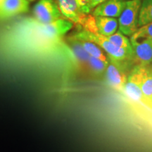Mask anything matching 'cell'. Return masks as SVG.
<instances>
[{"mask_svg": "<svg viewBox=\"0 0 152 152\" xmlns=\"http://www.w3.org/2000/svg\"><path fill=\"white\" fill-rule=\"evenodd\" d=\"M77 38L86 39L92 42L101 47L104 52L107 54L109 59L116 62L122 63H134V54L128 52L124 49L114 45L107 37L98 33H94L83 29L77 32L73 35Z\"/></svg>", "mask_w": 152, "mask_h": 152, "instance_id": "obj_1", "label": "cell"}, {"mask_svg": "<svg viewBox=\"0 0 152 152\" xmlns=\"http://www.w3.org/2000/svg\"><path fill=\"white\" fill-rule=\"evenodd\" d=\"M142 0L126 1L124 9L118 17V30L123 35L130 37L138 30V19Z\"/></svg>", "mask_w": 152, "mask_h": 152, "instance_id": "obj_2", "label": "cell"}, {"mask_svg": "<svg viewBox=\"0 0 152 152\" xmlns=\"http://www.w3.org/2000/svg\"><path fill=\"white\" fill-rule=\"evenodd\" d=\"M130 64L131 63L116 62L109 59L104 73L108 84L115 90L123 92L125 83L130 73L128 72V69Z\"/></svg>", "mask_w": 152, "mask_h": 152, "instance_id": "obj_3", "label": "cell"}, {"mask_svg": "<svg viewBox=\"0 0 152 152\" xmlns=\"http://www.w3.org/2000/svg\"><path fill=\"white\" fill-rule=\"evenodd\" d=\"M147 67L135 65L130 71L124 87V92L130 99L138 102H145L142 92L143 77Z\"/></svg>", "mask_w": 152, "mask_h": 152, "instance_id": "obj_4", "label": "cell"}, {"mask_svg": "<svg viewBox=\"0 0 152 152\" xmlns=\"http://www.w3.org/2000/svg\"><path fill=\"white\" fill-rule=\"evenodd\" d=\"M33 11L36 20L43 24L50 23L64 18L55 0H39L35 5Z\"/></svg>", "mask_w": 152, "mask_h": 152, "instance_id": "obj_5", "label": "cell"}, {"mask_svg": "<svg viewBox=\"0 0 152 152\" xmlns=\"http://www.w3.org/2000/svg\"><path fill=\"white\" fill-rule=\"evenodd\" d=\"M134 54V64L144 67L152 64V39L149 38L134 39L130 38Z\"/></svg>", "mask_w": 152, "mask_h": 152, "instance_id": "obj_6", "label": "cell"}, {"mask_svg": "<svg viewBox=\"0 0 152 152\" xmlns=\"http://www.w3.org/2000/svg\"><path fill=\"white\" fill-rule=\"evenodd\" d=\"M62 16L74 23L82 25L87 15L82 12L77 0H56Z\"/></svg>", "mask_w": 152, "mask_h": 152, "instance_id": "obj_7", "label": "cell"}, {"mask_svg": "<svg viewBox=\"0 0 152 152\" xmlns=\"http://www.w3.org/2000/svg\"><path fill=\"white\" fill-rule=\"evenodd\" d=\"M67 45L75 65L79 71L87 73L88 62L90 58V55L87 54L78 40L73 36L68 38Z\"/></svg>", "mask_w": 152, "mask_h": 152, "instance_id": "obj_8", "label": "cell"}, {"mask_svg": "<svg viewBox=\"0 0 152 152\" xmlns=\"http://www.w3.org/2000/svg\"><path fill=\"white\" fill-rule=\"evenodd\" d=\"M28 0H4L0 5V20H4L29 11Z\"/></svg>", "mask_w": 152, "mask_h": 152, "instance_id": "obj_9", "label": "cell"}, {"mask_svg": "<svg viewBox=\"0 0 152 152\" xmlns=\"http://www.w3.org/2000/svg\"><path fill=\"white\" fill-rule=\"evenodd\" d=\"M125 5L126 1L124 0H106L93 9L92 16L118 18L121 14Z\"/></svg>", "mask_w": 152, "mask_h": 152, "instance_id": "obj_10", "label": "cell"}, {"mask_svg": "<svg viewBox=\"0 0 152 152\" xmlns=\"http://www.w3.org/2000/svg\"><path fill=\"white\" fill-rule=\"evenodd\" d=\"M97 33L108 37L113 35L117 31L118 28V22L115 18L109 17H94Z\"/></svg>", "mask_w": 152, "mask_h": 152, "instance_id": "obj_11", "label": "cell"}, {"mask_svg": "<svg viewBox=\"0 0 152 152\" xmlns=\"http://www.w3.org/2000/svg\"><path fill=\"white\" fill-rule=\"evenodd\" d=\"M75 38L78 40L79 42L80 43V45H82V47L84 48L85 50L86 51V52L90 55V56L98 58V59L102 61H104V63H106V64H109V57H108L106 53L104 52L103 49L101 48V47H99L97 45H96L95 43L86 40V39H81V38H77V37Z\"/></svg>", "mask_w": 152, "mask_h": 152, "instance_id": "obj_12", "label": "cell"}, {"mask_svg": "<svg viewBox=\"0 0 152 152\" xmlns=\"http://www.w3.org/2000/svg\"><path fill=\"white\" fill-rule=\"evenodd\" d=\"M152 22V0H142L139 13L138 27Z\"/></svg>", "mask_w": 152, "mask_h": 152, "instance_id": "obj_13", "label": "cell"}, {"mask_svg": "<svg viewBox=\"0 0 152 152\" xmlns=\"http://www.w3.org/2000/svg\"><path fill=\"white\" fill-rule=\"evenodd\" d=\"M142 92L147 104H152V68L149 66L146 69L142 84Z\"/></svg>", "mask_w": 152, "mask_h": 152, "instance_id": "obj_14", "label": "cell"}, {"mask_svg": "<svg viewBox=\"0 0 152 152\" xmlns=\"http://www.w3.org/2000/svg\"><path fill=\"white\" fill-rule=\"evenodd\" d=\"M106 37L115 46L118 47L120 48L124 49L125 50L128 51V52H133L130 40L128 39L127 36L123 35L119 30L115 32L113 35L108 36Z\"/></svg>", "mask_w": 152, "mask_h": 152, "instance_id": "obj_15", "label": "cell"}, {"mask_svg": "<svg viewBox=\"0 0 152 152\" xmlns=\"http://www.w3.org/2000/svg\"><path fill=\"white\" fill-rule=\"evenodd\" d=\"M107 65V64L102 61L90 56L88 62V66H87V73L94 75L95 77L104 75Z\"/></svg>", "mask_w": 152, "mask_h": 152, "instance_id": "obj_16", "label": "cell"}, {"mask_svg": "<svg viewBox=\"0 0 152 152\" xmlns=\"http://www.w3.org/2000/svg\"><path fill=\"white\" fill-rule=\"evenodd\" d=\"M130 38L134 39L149 38L152 39V22L138 28V30Z\"/></svg>", "mask_w": 152, "mask_h": 152, "instance_id": "obj_17", "label": "cell"}, {"mask_svg": "<svg viewBox=\"0 0 152 152\" xmlns=\"http://www.w3.org/2000/svg\"><path fill=\"white\" fill-rule=\"evenodd\" d=\"M105 1H106V0H90L88 5H87V14H90L95 7H97V6L99 5L100 4L104 2Z\"/></svg>", "mask_w": 152, "mask_h": 152, "instance_id": "obj_18", "label": "cell"}, {"mask_svg": "<svg viewBox=\"0 0 152 152\" xmlns=\"http://www.w3.org/2000/svg\"><path fill=\"white\" fill-rule=\"evenodd\" d=\"M77 2L79 3L80 6L81 8V11L85 15H88L87 14V5H88L89 1L90 0H77Z\"/></svg>", "mask_w": 152, "mask_h": 152, "instance_id": "obj_19", "label": "cell"}, {"mask_svg": "<svg viewBox=\"0 0 152 152\" xmlns=\"http://www.w3.org/2000/svg\"><path fill=\"white\" fill-rule=\"evenodd\" d=\"M3 1H4V0H0V5H1V4H2Z\"/></svg>", "mask_w": 152, "mask_h": 152, "instance_id": "obj_20", "label": "cell"}, {"mask_svg": "<svg viewBox=\"0 0 152 152\" xmlns=\"http://www.w3.org/2000/svg\"><path fill=\"white\" fill-rule=\"evenodd\" d=\"M28 1H34V0H28Z\"/></svg>", "mask_w": 152, "mask_h": 152, "instance_id": "obj_21", "label": "cell"}, {"mask_svg": "<svg viewBox=\"0 0 152 152\" xmlns=\"http://www.w3.org/2000/svg\"><path fill=\"white\" fill-rule=\"evenodd\" d=\"M124 1H130V0H124Z\"/></svg>", "mask_w": 152, "mask_h": 152, "instance_id": "obj_22", "label": "cell"}, {"mask_svg": "<svg viewBox=\"0 0 152 152\" xmlns=\"http://www.w3.org/2000/svg\"><path fill=\"white\" fill-rule=\"evenodd\" d=\"M151 68H152V65H151Z\"/></svg>", "mask_w": 152, "mask_h": 152, "instance_id": "obj_23", "label": "cell"}]
</instances>
